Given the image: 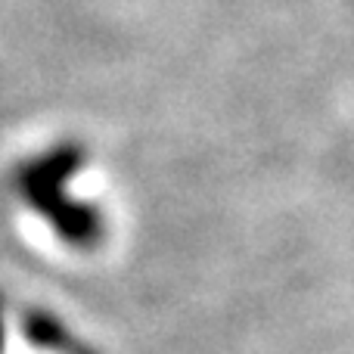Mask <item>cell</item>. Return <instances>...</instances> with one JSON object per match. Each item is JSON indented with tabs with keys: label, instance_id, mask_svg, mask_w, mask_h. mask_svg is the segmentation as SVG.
<instances>
[{
	"label": "cell",
	"instance_id": "cell-1",
	"mask_svg": "<svg viewBox=\"0 0 354 354\" xmlns=\"http://www.w3.org/2000/svg\"><path fill=\"white\" fill-rule=\"evenodd\" d=\"M84 165V149L75 140L22 159L12 168V193L53 230L62 245L75 252H93L106 243V214L100 205L75 199L68 183Z\"/></svg>",
	"mask_w": 354,
	"mask_h": 354
},
{
	"label": "cell",
	"instance_id": "cell-2",
	"mask_svg": "<svg viewBox=\"0 0 354 354\" xmlns=\"http://www.w3.org/2000/svg\"><path fill=\"white\" fill-rule=\"evenodd\" d=\"M19 326H22L25 342L44 354H97L87 342H81L78 333L66 320L56 317L47 308H28V311H22Z\"/></svg>",
	"mask_w": 354,
	"mask_h": 354
},
{
	"label": "cell",
	"instance_id": "cell-3",
	"mask_svg": "<svg viewBox=\"0 0 354 354\" xmlns=\"http://www.w3.org/2000/svg\"><path fill=\"white\" fill-rule=\"evenodd\" d=\"M6 348V301L3 295H0V354Z\"/></svg>",
	"mask_w": 354,
	"mask_h": 354
}]
</instances>
